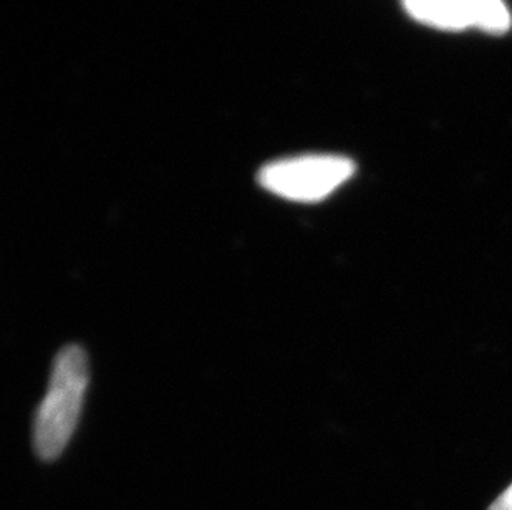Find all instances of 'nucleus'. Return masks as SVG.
Instances as JSON below:
<instances>
[{
    "instance_id": "39448f33",
    "label": "nucleus",
    "mask_w": 512,
    "mask_h": 510,
    "mask_svg": "<svg viewBox=\"0 0 512 510\" xmlns=\"http://www.w3.org/2000/svg\"><path fill=\"white\" fill-rule=\"evenodd\" d=\"M489 510H512V487L508 492H504Z\"/></svg>"
},
{
    "instance_id": "7ed1b4c3",
    "label": "nucleus",
    "mask_w": 512,
    "mask_h": 510,
    "mask_svg": "<svg viewBox=\"0 0 512 510\" xmlns=\"http://www.w3.org/2000/svg\"><path fill=\"white\" fill-rule=\"evenodd\" d=\"M406 12L421 24L435 29L458 32L469 25L458 0H401Z\"/></svg>"
},
{
    "instance_id": "20e7f679",
    "label": "nucleus",
    "mask_w": 512,
    "mask_h": 510,
    "mask_svg": "<svg viewBox=\"0 0 512 510\" xmlns=\"http://www.w3.org/2000/svg\"><path fill=\"white\" fill-rule=\"evenodd\" d=\"M469 25L489 32L506 34L511 29L512 19L503 0H458Z\"/></svg>"
},
{
    "instance_id": "f257e3e1",
    "label": "nucleus",
    "mask_w": 512,
    "mask_h": 510,
    "mask_svg": "<svg viewBox=\"0 0 512 510\" xmlns=\"http://www.w3.org/2000/svg\"><path fill=\"white\" fill-rule=\"evenodd\" d=\"M88 378L85 350L78 345L60 350L54 361L49 390L35 414L34 448L40 459L54 461L67 448L82 413Z\"/></svg>"
},
{
    "instance_id": "f03ea898",
    "label": "nucleus",
    "mask_w": 512,
    "mask_h": 510,
    "mask_svg": "<svg viewBox=\"0 0 512 510\" xmlns=\"http://www.w3.org/2000/svg\"><path fill=\"white\" fill-rule=\"evenodd\" d=\"M355 163L339 154H304L262 166L257 181L269 193L295 203H319L347 183Z\"/></svg>"
}]
</instances>
